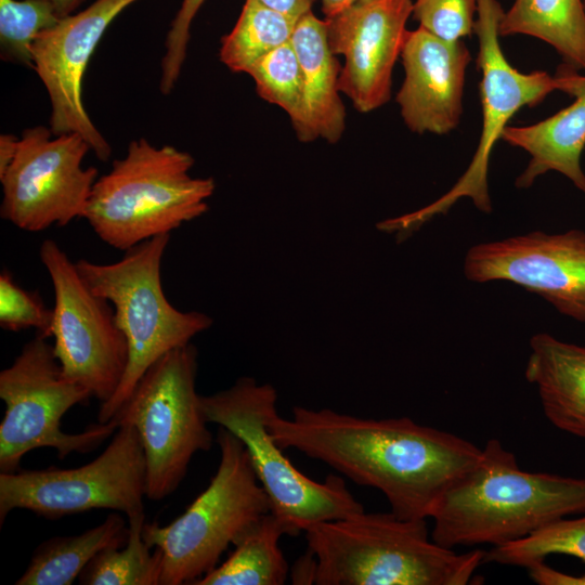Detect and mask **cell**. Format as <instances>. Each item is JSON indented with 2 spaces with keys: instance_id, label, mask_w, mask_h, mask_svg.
I'll use <instances>...</instances> for the list:
<instances>
[{
  "instance_id": "6da1fadb",
  "label": "cell",
  "mask_w": 585,
  "mask_h": 585,
  "mask_svg": "<svg viewBox=\"0 0 585 585\" xmlns=\"http://www.w3.org/2000/svg\"><path fill=\"white\" fill-rule=\"evenodd\" d=\"M269 421L273 440L320 460L359 485L379 490L391 512L427 520L443 494L479 460L473 443L408 417L367 419L295 406Z\"/></svg>"
},
{
  "instance_id": "7a4b0ae2",
  "label": "cell",
  "mask_w": 585,
  "mask_h": 585,
  "mask_svg": "<svg viewBox=\"0 0 585 585\" xmlns=\"http://www.w3.org/2000/svg\"><path fill=\"white\" fill-rule=\"evenodd\" d=\"M576 514H585V478L524 471L514 453L491 439L437 504L431 540L447 548L494 547Z\"/></svg>"
},
{
  "instance_id": "3957f363",
  "label": "cell",
  "mask_w": 585,
  "mask_h": 585,
  "mask_svg": "<svg viewBox=\"0 0 585 585\" xmlns=\"http://www.w3.org/2000/svg\"><path fill=\"white\" fill-rule=\"evenodd\" d=\"M316 585H466L484 551L458 554L429 540L427 520L365 510L304 531Z\"/></svg>"
},
{
  "instance_id": "277c9868",
  "label": "cell",
  "mask_w": 585,
  "mask_h": 585,
  "mask_svg": "<svg viewBox=\"0 0 585 585\" xmlns=\"http://www.w3.org/2000/svg\"><path fill=\"white\" fill-rule=\"evenodd\" d=\"M191 154L133 140L122 158L95 181L83 218L102 242L126 251L170 234L208 210L212 178H194Z\"/></svg>"
},
{
  "instance_id": "5b68a950",
  "label": "cell",
  "mask_w": 585,
  "mask_h": 585,
  "mask_svg": "<svg viewBox=\"0 0 585 585\" xmlns=\"http://www.w3.org/2000/svg\"><path fill=\"white\" fill-rule=\"evenodd\" d=\"M170 234L144 240L114 263L77 260V270L98 296L114 308L128 342V365L114 395L101 403L98 421L108 422L127 401L140 378L167 352L191 342L209 328L212 318L197 311H180L165 296L161 261Z\"/></svg>"
},
{
  "instance_id": "8992f818",
  "label": "cell",
  "mask_w": 585,
  "mask_h": 585,
  "mask_svg": "<svg viewBox=\"0 0 585 585\" xmlns=\"http://www.w3.org/2000/svg\"><path fill=\"white\" fill-rule=\"evenodd\" d=\"M216 442L220 461L208 486L169 524L144 523V541L162 554L160 585H194L271 511L242 440L219 427Z\"/></svg>"
},
{
  "instance_id": "52a82bcc",
  "label": "cell",
  "mask_w": 585,
  "mask_h": 585,
  "mask_svg": "<svg viewBox=\"0 0 585 585\" xmlns=\"http://www.w3.org/2000/svg\"><path fill=\"white\" fill-rule=\"evenodd\" d=\"M277 393L269 384L242 377L224 390L202 395L208 422L224 427L245 444L257 477L265 490L271 512L297 536L314 523L344 518L364 510L344 485L329 476L317 482L298 470L271 437L270 419L277 414Z\"/></svg>"
},
{
  "instance_id": "ba28073f",
  "label": "cell",
  "mask_w": 585,
  "mask_h": 585,
  "mask_svg": "<svg viewBox=\"0 0 585 585\" xmlns=\"http://www.w3.org/2000/svg\"><path fill=\"white\" fill-rule=\"evenodd\" d=\"M197 349L178 347L152 364L112 418L140 435L146 461V497L171 495L193 456L210 450L213 437L196 392Z\"/></svg>"
},
{
  "instance_id": "9c48e42d",
  "label": "cell",
  "mask_w": 585,
  "mask_h": 585,
  "mask_svg": "<svg viewBox=\"0 0 585 585\" xmlns=\"http://www.w3.org/2000/svg\"><path fill=\"white\" fill-rule=\"evenodd\" d=\"M47 337L36 335L13 363L0 372V399L5 412L0 424V471L15 472L28 453L52 447L58 459L96 448L118 428L115 420L90 425L79 433L61 429L62 417L92 398L83 386L63 375Z\"/></svg>"
},
{
  "instance_id": "30bf717a",
  "label": "cell",
  "mask_w": 585,
  "mask_h": 585,
  "mask_svg": "<svg viewBox=\"0 0 585 585\" xmlns=\"http://www.w3.org/2000/svg\"><path fill=\"white\" fill-rule=\"evenodd\" d=\"M504 10L498 0H478L473 32L478 37L477 65L481 72L482 127L474 155L453 187L415 212L388 219L377 227L403 239L433 217L446 213L461 198L471 199L482 212L492 211L487 171L491 154L504 129L522 107L541 103L557 90L554 76L544 70L522 73L506 58L499 42Z\"/></svg>"
},
{
  "instance_id": "8fae6325",
  "label": "cell",
  "mask_w": 585,
  "mask_h": 585,
  "mask_svg": "<svg viewBox=\"0 0 585 585\" xmlns=\"http://www.w3.org/2000/svg\"><path fill=\"white\" fill-rule=\"evenodd\" d=\"M146 461L140 435L131 425L118 426L108 446L77 468L0 472V524L14 509L54 520L93 509L144 512Z\"/></svg>"
},
{
  "instance_id": "7c38bea8",
  "label": "cell",
  "mask_w": 585,
  "mask_h": 585,
  "mask_svg": "<svg viewBox=\"0 0 585 585\" xmlns=\"http://www.w3.org/2000/svg\"><path fill=\"white\" fill-rule=\"evenodd\" d=\"M39 258L53 286L51 336L63 375L104 403L119 387L129 358L114 308L88 287L55 240L48 238L40 245Z\"/></svg>"
},
{
  "instance_id": "4fadbf2b",
  "label": "cell",
  "mask_w": 585,
  "mask_h": 585,
  "mask_svg": "<svg viewBox=\"0 0 585 585\" xmlns=\"http://www.w3.org/2000/svg\"><path fill=\"white\" fill-rule=\"evenodd\" d=\"M89 151L79 133L53 134L44 126L25 129L12 164L0 177V217L27 232L83 218L99 178L95 167H82Z\"/></svg>"
},
{
  "instance_id": "5bb4252c",
  "label": "cell",
  "mask_w": 585,
  "mask_h": 585,
  "mask_svg": "<svg viewBox=\"0 0 585 585\" xmlns=\"http://www.w3.org/2000/svg\"><path fill=\"white\" fill-rule=\"evenodd\" d=\"M465 277L507 281L541 296L559 313L585 323V231H533L470 247Z\"/></svg>"
},
{
  "instance_id": "9a60e30c",
  "label": "cell",
  "mask_w": 585,
  "mask_h": 585,
  "mask_svg": "<svg viewBox=\"0 0 585 585\" xmlns=\"http://www.w3.org/2000/svg\"><path fill=\"white\" fill-rule=\"evenodd\" d=\"M135 1L95 0L42 30L31 46L32 69L51 102L53 134L79 133L102 161L109 159L112 147L84 108L83 76L109 24Z\"/></svg>"
},
{
  "instance_id": "2e32d148",
  "label": "cell",
  "mask_w": 585,
  "mask_h": 585,
  "mask_svg": "<svg viewBox=\"0 0 585 585\" xmlns=\"http://www.w3.org/2000/svg\"><path fill=\"white\" fill-rule=\"evenodd\" d=\"M412 13V0H358L324 20L332 52L344 57L339 90L359 112H373L390 100L392 70Z\"/></svg>"
},
{
  "instance_id": "e0dca14e",
  "label": "cell",
  "mask_w": 585,
  "mask_h": 585,
  "mask_svg": "<svg viewBox=\"0 0 585 585\" xmlns=\"http://www.w3.org/2000/svg\"><path fill=\"white\" fill-rule=\"evenodd\" d=\"M404 80L396 103L417 134H447L460 121L471 54L464 41L447 42L421 27L408 30L401 52Z\"/></svg>"
},
{
  "instance_id": "ac0fdd59",
  "label": "cell",
  "mask_w": 585,
  "mask_h": 585,
  "mask_svg": "<svg viewBox=\"0 0 585 585\" xmlns=\"http://www.w3.org/2000/svg\"><path fill=\"white\" fill-rule=\"evenodd\" d=\"M558 91L574 100L555 115L529 126H507L502 140L530 155L516 179L518 188H528L542 174L557 171L585 195V173L581 156L585 147V75L561 64L554 75Z\"/></svg>"
},
{
  "instance_id": "d6986e66",
  "label": "cell",
  "mask_w": 585,
  "mask_h": 585,
  "mask_svg": "<svg viewBox=\"0 0 585 585\" xmlns=\"http://www.w3.org/2000/svg\"><path fill=\"white\" fill-rule=\"evenodd\" d=\"M303 70V102L291 122L301 142L324 140L337 143L346 128L340 98V67L327 39L325 21L309 12L300 17L290 39Z\"/></svg>"
},
{
  "instance_id": "ffe728a7",
  "label": "cell",
  "mask_w": 585,
  "mask_h": 585,
  "mask_svg": "<svg viewBox=\"0 0 585 585\" xmlns=\"http://www.w3.org/2000/svg\"><path fill=\"white\" fill-rule=\"evenodd\" d=\"M524 376L535 386L543 413L557 429L585 439V346L547 333L530 339Z\"/></svg>"
},
{
  "instance_id": "44dd1931",
  "label": "cell",
  "mask_w": 585,
  "mask_h": 585,
  "mask_svg": "<svg viewBox=\"0 0 585 585\" xmlns=\"http://www.w3.org/2000/svg\"><path fill=\"white\" fill-rule=\"evenodd\" d=\"M499 36L525 35L551 46L564 64L585 70L583 0H515L504 12Z\"/></svg>"
},
{
  "instance_id": "7402d4cb",
  "label": "cell",
  "mask_w": 585,
  "mask_h": 585,
  "mask_svg": "<svg viewBox=\"0 0 585 585\" xmlns=\"http://www.w3.org/2000/svg\"><path fill=\"white\" fill-rule=\"evenodd\" d=\"M129 525L118 511L77 535L54 536L41 543L16 585H70L92 558L105 548L125 545Z\"/></svg>"
},
{
  "instance_id": "603a6c76",
  "label": "cell",
  "mask_w": 585,
  "mask_h": 585,
  "mask_svg": "<svg viewBox=\"0 0 585 585\" xmlns=\"http://www.w3.org/2000/svg\"><path fill=\"white\" fill-rule=\"evenodd\" d=\"M288 535L285 524L271 511L234 545L225 561L194 585H282L289 568L278 546Z\"/></svg>"
},
{
  "instance_id": "cb8c5ba5",
  "label": "cell",
  "mask_w": 585,
  "mask_h": 585,
  "mask_svg": "<svg viewBox=\"0 0 585 585\" xmlns=\"http://www.w3.org/2000/svg\"><path fill=\"white\" fill-rule=\"evenodd\" d=\"M128 538L96 554L80 573L82 585H160L161 550L144 541V512L128 518Z\"/></svg>"
},
{
  "instance_id": "d4e9b609",
  "label": "cell",
  "mask_w": 585,
  "mask_h": 585,
  "mask_svg": "<svg viewBox=\"0 0 585 585\" xmlns=\"http://www.w3.org/2000/svg\"><path fill=\"white\" fill-rule=\"evenodd\" d=\"M296 23L259 0H245L234 27L221 40L220 61L234 73L247 74L261 57L290 41Z\"/></svg>"
},
{
  "instance_id": "484cf974",
  "label": "cell",
  "mask_w": 585,
  "mask_h": 585,
  "mask_svg": "<svg viewBox=\"0 0 585 585\" xmlns=\"http://www.w3.org/2000/svg\"><path fill=\"white\" fill-rule=\"evenodd\" d=\"M551 555L575 557L585 563V514L560 518L517 541L484 551L483 563L529 568Z\"/></svg>"
},
{
  "instance_id": "4316f807",
  "label": "cell",
  "mask_w": 585,
  "mask_h": 585,
  "mask_svg": "<svg viewBox=\"0 0 585 585\" xmlns=\"http://www.w3.org/2000/svg\"><path fill=\"white\" fill-rule=\"evenodd\" d=\"M261 99L282 108L294 122L303 102V70L288 41L256 62L247 73Z\"/></svg>"
},
{
  "instance_id": "83f0119b",
  "label": "cell",
  "mask_w": 585,
  "mask_h": 585,
  "mask_svg": "<svg viewBox=\"0 0 585 585\" xmlns=\"http://www.w3.org/2000/svg\"><path fill=\"white\" fill-rule=\"evenodd\" d=\"M61 18L44 0H0L1 58L32 68L31 46Z\"/></svg>"
},
{
  "instance_id": "f1b7e54d",
  "label": "cell",
  "mask_w": 585,
  "mask_h": 585,
  "mask_svg": "<svg viewBox=\"0 0 585 585\" xmlns=\"http://www.w3.org/2000/svg\"><path fill=\"white\" fill-rule=\"evenodd\" d=\"M53 309H48L37 292L21 287L8 270L0 273V326L10 332L34 328L51 337Z\"/></svg>"
},
{
  "instance_id": "f546056e",
  "label": "cell",
  "mask_w": 585,
  "mask_h": 585,
  "mask_svg": "<svg viewBox=\"0 0 585 585\" xmlns=\"http://www.w3.org/2000/svg\"><path fill=\"white\" fill-rule=\"evenodd\" d=\"M478 0H415L412 16L419 27L447 42L473 32Z\"/></svg>"
},
{
  "instance_id": "4dcf8cb0",
  "label": "cell",
  "mask_w": 585,
  "mask_h": 585,
  "mask_svg": "<svg viewBox=\"0 0 585 585\" xmlns=\"http://www.w3.org/2000/svg\"><path fill=\"white\" fill-rule=\"evenodd\" d=\"M205 0H182L165 41V54L160 64L159 90L170 94L173 90L184 61L190 41L191 25Z\"/></svg>"
},
{
  "instance_id": "1f68e13d",
  "label": "cell",
  "mask_w": 585,
  "mask_h": 585,
  "mask_svg": "<svg viewBox=\"0 0 585 585\" xmlns=\"http://www.w3.org/2000/svg\"><path fill=\"white\" fill-rule=\"evenodd\" d=\"M529 577L538 585H585V574L571 575L560 572L545 563L536 562L529 568Z\"/></svg>"
},
{
  "instance_id": "d6a6232c",
  "label": "cell",
  "mask_w": 585,
  "mask_h": 585,
  "mask_svg": "<svg viewBox=\"0 0 585 585\" xmlns=\"http://www.w3.org/2000/svg\"><path fill=\"white\" fill-rule=\"evenodd\" d=\"M265 6L275 10L294 21L312 11L314 0H259Z\"/></svg>"
},
{
  "instance_id": "836d02e7",
  "label": "cell",
  "mask_w": 585,
  "mask_h": 585,
  "mask_svg": "<svg viewBox=\"0 0 585 585\" xmlns=\"http://www.w3.org/2000/svg\"><path fill=\"white\" fill-rule=\"evenodd\" d=\"M316 563L313 555L307 550L294 564L291 580L294 584H314Z\"/></svg>"
},
{
  "instance_id": "e575fe53",
  "label": "cell",
  "mask_w": 585,
  "mask_h": 585,
  "mask_svg": "<svg viewBox=\"0 0 585 585\" xmlns=\"http://www.w3.org/2000/svg\"><path fill=\"white\" fill-rule=\"evenodd\" d=\"M18 140L20 138L9 133L0 135V177L12 164L17 152Z\"/></svg>"
},
{
  "instance_id": "d590c367",
  "label": "cell",
  "mask_w": 585,
  "mask_h": 585,
  "mask_svg": "<svg viewBox=\"0 0 585 585\" xmlns=\"http://www.w3.org/2000/svg\"><path fill=\"white\" fill-rule=\"evenodd\" d=\"M55 10L60 18L76 13L77 9L87 0H44Z\"/></svg>"
},
{
  "instance_id": "8d00e7d4",
  "label": "cell",
  "mask_w": 585,
  "mask_h": 585,
  "mask_svg": "<svg viewBox=\"0 0 585 585\" xmlns=\"http://www.w3.org/2000/svg\"><path fill=\"white\" fill-rule=\"evenodd\" d=\"M322 10L326 17H332L342 10L347 9L358 0H321Z\"/></svg>"
},
{
  "instance_id": "74e56055",
  "label": "cell",
  "mask_w": 585,
  "mask_h": 585,
  "mask_svg": "<svg viewBox=\"0 0 585 585\" xmlns=\"http://www.w3.org/2000/svg\"><path fill=\"white\" fill-rule=\"evenodd\" d=\"M583 3H584V5H585V0H583Z\"/></svg>"
}]
</instances>
